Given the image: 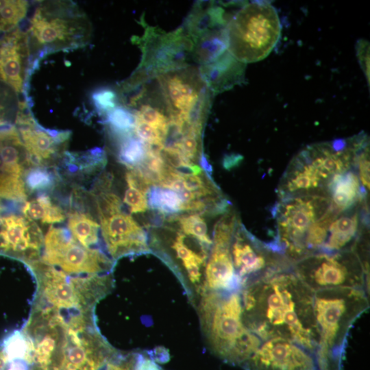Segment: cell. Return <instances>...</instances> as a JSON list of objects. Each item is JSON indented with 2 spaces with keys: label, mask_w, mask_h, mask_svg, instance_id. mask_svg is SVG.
<instances>
[{
  "label": "cell",
  "mask_w": 370,
  "mask_h": 370,
  "mask_svg": "<svg viewBox=\"0 0 370 370\" xmlns=\"http://www.w3.org/2000/svg\"><path fill=\"white\" fill-rule=\"evenodd\" d=\"M313 300L314 292L291 267L243 288V320L262 341L272 338L287 339L314 356L317 330Z\"/></svg>",
  "instance_id": "1"
},
{
  "label": "cell",
  "mask_w": 370,
  "mask_h": 370,
  "mask_svg": "<svg viewBox=\"0 0 370 370\" xmlns=\"http://www.w3.org/2000/svg\"><path fill=\"white\" fill-rule=\"evenodd\" d=\"M369 306L367 291L362 288H332L314 292L317 330L314 356L318 370H341L349 330Z\"/></svg>",
  "instance_id": "2"
},
{
  "label": "cell",
  "mask_w": 370,
  "mask_h": 370,
  "mask_svg": "<svg viewBox=\"0 0 370 370\" xmlns=\"http://www.w3.org/2000/svg\"><path fill=\"white\" fill-rule=\"evenodd\" d=\"M34 67L43 56L86 46L92 35L87 14L72 1H38L25 28Z\"/></svg>",
  "instance_id": "3"
},
{
  "label": "cell",
  "mask_w": 370,
  "mask_h": 370,
  "mask_svg": "<svg viewBox=\"0 0 370 370\" xmlns=\"http://www.w3.org/2000/svg\"><path fill=\"white\" fill-rule=\"evenodd\" d=\"M210 338L215 352L233 364H243L258 349L262 340L243 320L241 295L213 293L204 302Z\"/></svg>",
  "instance_id": "4"
},
{
  "label": "cell",
  "mask_w": 370,
  "mask_h": 370,
  "mask_svg": "<svg viewBox=\"0 0 370 370\" xmlns=\"http://www.w3.org/2000/svg\"><path fill=\"white\" fill-rule=\"evenodd\" d=\"M281 31L278 13L270 3H247L228 20L227 51L244 64L260 61L278 45Z\"/></svg>",
  "instance_id": "5"
},
{
  "label": "cell",
  "mask_w": 370,
  "mask_h": 370,
  "mask_svg": "<svg viewBox=\"0 0 370 370\" xmlns=\"http://www.w3.org/2000/svg\"><path fill=\"white\" fill-rule=\"evenodd\" d=\"M331 206L330 198L323 194L282 198L275 214L278 225L277 251L292 264L306 257L308 233Z\"/></svg>",
  "instance_id": "6"
},
{
  "label": "cell",
  "mask_w": 370,
  "mask_h": 370,
  "mask_svg": "<svg viewBox=\"0 0 370 370\" xmlns=\"http://www.w3.org/2000/svg\"><path fill=\"white\" fill-rule=\"evenodd\" d=\"M292 270L313 292L332 288H367V265L354 249L310 254L293 263Z\"/></svg>",
  "instance_id": "7"
},
{
  "label": "cell",
  "mask_w": 370,
  "mask_h": 370,
  "mask_svg": "<svg viewBox=\"0 0 370 370\" xmlns=\"http://www.w3.org/2000/svg\"><path fill=\"white\" fill-rule=\"evenodd\" d=\"M140 21L144 34L140 38L134 37L132 41L140 48L143 55L130 80L141 83L188 66L186 60L188 56H192L193 43L184 27L165 33L147 25L143 18Z\"/></svg>",
  "instance_id": "8"
},
{
  "label": "cell",
  "mask_w": 370,
  "mask_h": 370,
  "mask_svg": "<svg viewBox=\"0 0 370 370\" xmlns=\"http://www.w3.org/2000/svg\"><path fill=\"white\" fill-rule=\"evenodd\" d=\"M44 262L68 273H95L107 266L101 252L79 245L69 230L51 226L45 238Z\"/></svg>",
  "instance_id": "9"
},
{
  "label": "cell",
  "mask_w": 370,
  "mask_h": 370,
  "mask_svg": "<svg viewBox=\"0 0 370 370\" xmlns=\"http://www.w3.org/2000/svg\"><path fill=\"white\" fill-rule=\"evenodd\" d=\"M243 365L246 370H318L313 354L281 338L262 341Z\"/></svg>",
  "instance_id": "10"
},
{
  "label": "cell",
  "mask_w": 370,
  "mask_h": 370,
  "mask_svg": "<svg viewBox=\"0 0 370 370\" xmlns=\"http://www.w3.org/2000/svg\"><path fill=\"white\" fill-rule=\"evenodd\" d=\"M33 66L28 38L20 26L0 36V82L17 95L27 96Z\"/></svg>",
  "instance_id": "11"
},
{
  "label": "cell",
  "mask_w": 370,
  "mask_h": 370,
  "mask_svg": "<svg viewBox=\"0 0 370 370\" xmlns=\"http://www.w3.org/2000/svg\"><path fill=\"white\" fill-rule=\"evenodd\" d=\"M28 108L26 106L21 108L15 122L18 125L29 165L39 166L63 151L70 132L43 128L36 123Z\"/></svg>",
  "instance_id": "12"
},
{
  "label": "cell",
  "mask_w": 370,
  "mask_h": 370,
  "mask_svg": "<svg viewBox=\"0 0 370 370\" xmlns=\"http://www.w3.org/2000/svg\"><path fill=\"white\" fill-rule=\"evenodd\" d=\"M100 222L103 238L113 257L147 250L146 234L131 216L119 212L100 218Z\"/></svg>",
  "instance_id": "13"
},
{
  "label": "cell",
  "mask_w": 370,
  "mask_h": 370,
  "mask_svg": "<svg viewBox=\"0 0 370 370\" xmlns=\"http://www.w3.org/2000/svg\"><path fill=\"white\" fill-rule=\"evenodd\" d=\"M245 68V64L227 51L213 62L201 65L198 71L209 90L217 94L240 84L244 80Z\"/></svg>",
  "instance_id": "14"
},
{
  "label": "cell",
  "mask_w": 370,
  "mask_h": 370,
  "mask_svg": "<svg viewBox=\"0 0 370 370\" xmlns=\"http://www.w3.org/2000/svg\"><path fill=\"white\" fill-rule=\"evenodd\" d=\"M230 245H214L206 269V284L214 291H232L238 286L230 252Z\"/></svg>",
  "instance_id": "15"
},
{
  "label": "cell",
  "mask_w": 370,
  "mask_h": 370,
  "mask_svg": "<svg viewBox=\"0 0 370 370\" xmlns=\"http://www.w3.org/2000/svg\"><path fill=\"white\" fill-rule=\"evenodd\" d=\"M340 214L329 227L328 237L321 251L336 252L355 249L360 228L359 214L356 212H346L341 216Z\"/></svg>",
  "instance_id": "16"
},
{
  "label": "cell",
  "mask_w": 370,
  "mask_h": 370,
  "mask_svg": "<svg viewBox=\"0 0 370 370\" xmlns=\"http://www.w3.org/2000/svg\"><path fill=\"white\" fill-rule=\"evenodd\" d=\"M327 187L331 204L338 212L350 209L358 201L362 200V184L353 171H347L335 175Z\"/></svg>",
  "instance_id": "17"
},
{
  "label": "cell",
  "mask_w": 370,
  "mask_h": 370,
  "mask_svg": "<svg viewBox=\"0 0 370 370\" xmlns=\"http://www.w3.org/2000/svg\"><path fill=\"white\" fill-rule=\"evenodd\" d=\"M226 26L209 28L191 40L192 57L197 62L210 64L227 51Z\"/></svg>",
  "instance_id": "18"
},
{
  "label": "cell",
  "mask_w": 370,
  "mask_h": 370,
  "mask_svg": "<svg viewBox=\"0 0 370 370\" xmlns=\"http://www.w3.org/2000/svg\"><path fill=\"white\" fill-rule=\"evenodd\" d=\"M44 293L48 301L58 308L78 306L79 294L73 284L66 281L64 273L49 267L45 273Z\"/></svg>",
  "instance_id": "19"
},
{
  "label": "cell",
  "mask_w": 370,
  "mask_h": 370,
  "mask_svg": "<svg viewBox=\"0 0 370 370\" xmlns=\"http://www.w3.org/2000/svg\"><path fill=\"white\" fill-rule=\"evenodd\" d=\"M25 217L42 223H60L64 220L63 210L51 202L49 196L42 194L36 199L26 201L22 209Z\"/></svg>",
  "instance_id": "20"
},
{
  "label": "cell",
  "mask_w": 370,
  "mask_h": 370,
  "mask_svg": "<svg viewBox=\"0 0 370 370\" xmlns=\"http://www.w3.org/2000/svg\"><path fill=\"white\" fill-rule=\"evenodd\" d=\"M68 226L73 237L82 246L88 248L97 242L99 225L88 214L70 213Z\"/></svg>",
  "instance_id": "21"
},
{
  "label": "cell",
  "mask_w": 370,
  "mask_h": 370,
  "mask_svg": "<svg viewBox=\"0 0 370 370\" xmlns=\"http://www.w3.org/2000/svg\"><path fill=\"white\" fill-rule=\"evenodd\" d=\"M30 3L24 0H0V36L19 27Z\"/></svg>",
  "instance_id": "22"
},
{
  "label": "cell",
  "mask_w": 370,
  "mask_h": 370,
  "mask_svg": "<svg viewBox=\"0 0 370 370\" xmlns=\"http://www.w3.org/2000/svg\"><path fill=\"white\" fill-rule=\"evenodd\" d=\"M147 204L152 208L166 214L183 210V201L173 190L153 186L147 193Z\"/></svg>",
  "instance_id": "23"
},
{
  "label": "cell",
  "mask_w": 370,
  "mask_h": 370,
  "mask_svg": "<svg viewBox=\"0 0 370 370\" xmlns=\"http://www.w3.org/2000/svg\"><path fill=\"white\" fill-rule=\"evenodd\" d=\"M2 350L8 360L19 359L30 362L34 358L32 341L20 332H15L3 341Z\"/></svg>",
  "instance_id": "24"
},
{
  "label": "cell",
  "mask_w": 370,
  "mask_h": 370,
  "mask_svg": "<svg viewBox=\"0 0 370 370\" xmlns=\"http://www.w3.org/2000/svg\"><path fill=\"white\" fill-rule=\"evenodd\" d=\"M146 153L145 143L134 134L120 140L119 159L130 169L138 166L145 159Z\"/></svg>",
  "instance_id": "25"
},
{
  "label": "cell",
  "mask_w": 370,
  "mask_h": 370,
  "mask_svg": "<svg viewBox=\"0 0 370 370\" xmlns=\"http://www.w3.org/2000/svg\"><path fill=\"white\" fill-rule=\"evenodd\" d=\"M0 197L13 201H24L27 193L22 176L0 169Z\"/></svg>",
  "instance_id": "26"
},
{
  "label": "cell",
  "mask_w": 370,
  "mask_h": 370,
  "mask_svg": "<svg viewBox=\"0 0 370 370\" xmlns=\"http://www.w3.org/2000/svg\"><path fill=\"white\" fill-rule=\"evenodd\" d=\"M23 101L11 88L0 82V127L8 124V116H17Z\"/></svg>",
  "instance_id": "27"
},
{
  "label": "cell",
  "mask_w": 370,
  "mask_h": 370,
  "mask_svg": "<svg viewBox=\"0 0 370 370\" xmlns=\"http://www.w3.org/2000/svg\"><path fill=\"white\" fill-rule=\"evenodd\" d=\"M25 185L32 191L47 190L55 184L52 172L40 166L30 169L25 175Z\"/></svg>",
  "instance_id": "28"
},
{
  "label": "cell",
  "mask_w": 370,
  "mask_h": 370,
  "mask_svg": "<svg viewBox=\"0 0 370 370\" xmlns=\"http://www.w3.org/2000/svg\"><path fill=\"white\" fill-rule=\"evenodd\" d=\"M182 231L187 235L195 237L198 241L211 245L212 241L207 234V226L204 219L197 214L183 217L179 219Z\"/></svg>",
  "instance_id": "29"
},
{
  "label": "cell",
  "mask_w": 370,
  "mask_h": 370,
  "mask_svg": "<svg viewBox=\"0 0 370 370\" xmlns=\"http://www.w3.org/2000/svg\"><path fill=\"white\" fill-rule=\"evenodd\" d=\"M90 352L83 343H73L64 352L63 364L66 369L79 370L87 361Z\"/></svg>",
  "instance_id": "30"
},
{
  "label": "cell",
  "mask_w": 370,
  "mask_h": 370,
  "mask_svg": "<svg viewBox=\"0 0 370 370\" xmlns=\"http://www.w3.org/2000/svg\"><path fill=\"white\" fill-rule=\"evenodd\" d=\"M97 205L99 219L121 212V200L116 195L111 193H100L97 198Z\"/></svg>",
  "instance_id": "31"
},
{
  "label": "cell",
  "mask_w": 370,
  "mask_h": 370,
  "mask_svg": "<svg viewBox=\"0 0 370 370\" xmlns=\"http://www.w3.org/2000/svg\"><path fill=\"white\" fill-rule=\"evenodd\" d=\"M92 100L98 112L105 115L116 105V91L109 88H101L94 92Z\"/></svg>",
  "instance_id": "32"
},
{
  "label": "cell",
  "mask_w": 370,
  "mask_h": 370,
  "mask_svg": "<svg viewBox=\"0 0 370 370\" xmlns=\"http://www.w3.org/2000/svg\"><path fill=\"white\" fill-rule=\"evenodd\" d=\"M55 347V339L51 335H47L34 347V358L43 370H47Z\"/></svg>",
  "instance_id": "33"
},
{
  "label": "cell",
  "mask_w": 370,
  "mask_h": 370,
  "mask_svg": "<svg viewBox=\"0 0 370 370\" xmlns=\"http://www.w3.org/2000/svg\"><path fill=\"white\" fill-rule=\"evenodd\" d=\"M369 140L359 149L356 162L358 164L360 182L366 190L369 189Z\"/></svg>",
  "instance_id": "34"
},
{
  "label": "cell",
  "mask_w": 370,
  "mask_h": 370,
  "mask_svg": "<svg viewBox=\"0 0 370 370\" xmlns=\"http://www.w3.org/2000/svg\"><path fill=\"white\" fill-rule=\"evenodd\" d=\"M123 201L130 207L132 213L143 212L147 209L146 195L135 188L129 187L125 191Z\"/></svg>",
  "instance_id": "35"
},
{
  "label": "cell",
  "mask_w": 370,
  "mask_h": 370,
  "mask_svg": "<svg viewBox=\"0 0 370 370\" xmlns=\"http://www.w3.org/2000/svg\"><path fill=\"white\" fill-rule=\"evenodd\" d=\"M200 138L195 136H184L175 145L177 149L186 158L194 161L199 152Z\"/></svg>",
  "instance_id": "36"
},
{
  "label": "cell",
  "mask_w": 370,
  "mask_h": 370,
  "mask_svg": "<svg viewBox=\"0 0 370 370\" xmlns=\"http://www.w3.org/2000/svg\"><path fill=\"white\" fill-rule=\"evenodd\" d=\"M356 49L358 60L369 86V42L360 39L356 42Z\"/></svg>",
  "instance_id": "37"
},
{
  "label": "cell",
  "mask_w": 370,
  "mask_h": 370,
  "mask_svg": "<svg viewBox=\"0 0 370 370\" xmlns=\"http://www.w3.org/2000/svg\"><path fill=\"white\" fill-rule=\"evenodd\" d=\"M125 178L129 187L138 190L145 195L148 193L150 184L136 168L130 169Z\"/></svg>",
  "instance_id": "38"
},
{
  "label": "cell",
  "mask_w": 370,
  "mask_h": 370,
  "mask_svg": "<svg viewBox=\"0 0 370 370\" xmlns=\"http://www.w3.org/2000/svg\"><path fill=\"white\" fill-rule=\"evenodd\" d=\"M184 235L182 234H179L176 238L175 241L173 243V247L175 250L177 256L180 258L182 262L193 259H203L204 257L198 255L197 254L193 251L190 249L184 243Z\"/></svg>",
  "instance_id": "39"
},
{
  "label": "cell",
  "mask_w": 370,
  "mask_h": 370,
  "mask_svg": "<svg viewBox=\"0 0 370 370\" xmlns=\"http://www.w3.org/2000/svg\"><path fill=\"white\" fill-rule=\"evenodd\" d=\"M203 259H193L183 261L184 266L187 271L190 280L193 283L199 281L201 273L199 266L204 262Z\"/></svg>",
  "instance_id": "40"
},
{
  "label": "cell",
  "mask_w": 370,
  "mask_h": 370,
  "mask_svg": "<svg viewBox=\"0 0 370 370\" xmlns=\"http://www.w3.org/2000/svg\"><path fill=\"white\" fill-rule=\"evenodd\" d=\"M134 370H160L157 365L148 358H140L135 367Z\"/></svg>",
  "instance_id": "41"
},
{
  "label": "cell",
  "mask_w": 370,
  "mask_h": 370,
  "mask_svg": "<svg viewBox=\"0 0 370 370\" xmlns=\"http://www.w3.org/2000/svg\"><path fill=\"white\" fill-rule=\"evenodd\" d=\"M200 164L208 174L210 175L212 173V166L208 162L207 157L203 153H201L200 157Z\"/></svg>",
  "instance_id": "42"
}]
</instances>
